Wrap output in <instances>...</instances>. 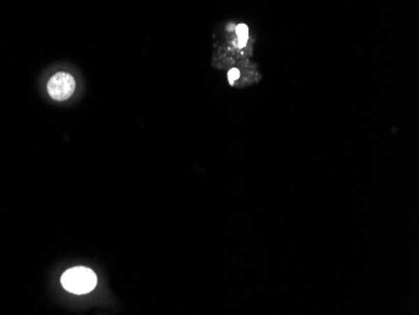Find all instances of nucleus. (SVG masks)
Returning a JSON list of instances; mask_svg holds the SVG:
<instances>
[{"mask_svg": "<svg viewBox=\"0 0 419 315\" xmlns=\"http://www.w3.org/2000/svg\"><path fill=\"white\" fill-rule=\"evenodd\" d=\"M61 283L63 285L64 289L70 293L87 294L95 289L97 285V277L88 268L77 266L64 272Z\"/></svg>", "mask_w": 419, "mask_h": 315, "instance_id": "f257e3e1", "label": "nucleus"}, {"mask_svg": "<svg viewBox=\"0 0 419 315\" xmlns=\"http://www.w3.org/2000/svg\"><path fill=\"white\" fill-rule=\"evenodd\" d=\"M76 81L73 76L65 72H58L48 82V93L56 101H65L74 93Z\"/></svg>", "mask_w": 419, "mask_h": 315, "instance_id": "f03ea898", "label": "nucleus"}, {"mask_svg": "<svg viewBox=\"0 0 419 315\" xmlns=\"http://www.w3.org/2000/svg\"><path fill=\"white\" fill-rule=\"evenodd\" d=\"M236 34H237V43L236 45L239 47V48H244L246 43H248V28L246 24H239V26H236Z\"/></svg>", "mask_w": 419, "mask_h": 315, "instance_id": "7ed1b4c3", "label": "nucleus"}, {"mask_svg": "<svg viewBox=\"0 0 419 315\" xmlns=\"http://www.w3.org/2000/svg\"><path fill=\"white\" fill-rule=\"evenodd\" d=\"M228 77H229L230 84H234L240 78V72L237 70H231Z\"/></svg>", "mask_w": 419, "mask_h": 315, "instance_id": "20e7f679", "label": "nucleus"}]
</instances>
